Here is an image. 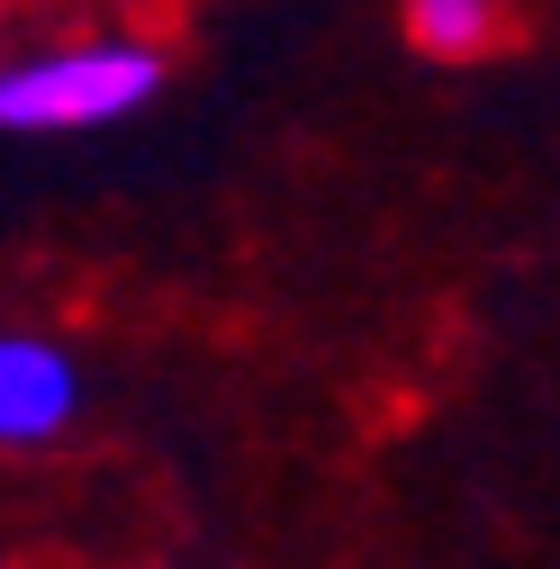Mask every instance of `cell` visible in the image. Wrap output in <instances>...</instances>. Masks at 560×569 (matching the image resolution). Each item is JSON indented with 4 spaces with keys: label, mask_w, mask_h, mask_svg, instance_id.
Wrapping results in <instances>:
<instances>
[{
    "label": "cell",
    "mask_w": 560,
    "mask_h": 569,
    "mask_svg": "<svg viewBox=\"0 0 560 569\" xmlns=\"http://www.w3.org/2000/svg\"><path fill=\"white\" fill-rule=\"evenodd\" d=\"M82 416V362L46 335H0V452L54 443Z\"/></svg>",
    "instance_id": "2"
},
{
    "label": "cell",
    "mask_w": 560,
    "mask_h": 569,
    "mask_svg": "<svg viewBox=\"0 0 560 569\" xmlns=\"http://www.w3.org/2000/svg\"><path fill=\"white\" fill-rule=\"evenodd\" d=\"M163 91V54L154 46H54L28 63H0V136H82L109 118H136Z\"/></svg>",
    "instance_id": "1"
},
{
    "label": "cell",
    "mask_w": 560,
    "mask_h": 569,
    "mask_svg": "<svg viewBox=\"0 0 560 569\" xmlns=\"http://www.w3.org/2000/svg\"><path fill=\"white\" fill-rule=\"evenodd\" d=\"M407 37L426 54H479L498 37V0H407Z\"/></svg>",
    "instance_id": "3"
}]
</instances>
